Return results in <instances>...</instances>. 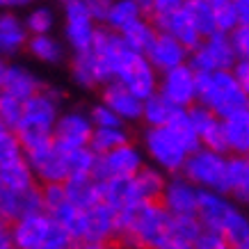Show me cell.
I'll use <instances>...</instances> for the list:
<instances>
[{
  "mask_svg": "<svg viewBox=\"0 0 249 249\" xmlns=\"http://www.w3.org/2000/svg\"><path fill=\"white\" fill-rule=\"evenodd\" d=\"M140 142L146 160L162 169L167 176L181 174L188 156L201 146L195 128L185 117V110L167 126H144Z\"/></svg>",
  "mask_w": 249,
  "mask_h": 249,
  "instance_id": "1",
  "label": "cell"
},
{
  "mask_svg": "<svg viewBox=\"0 0 249 249\" xmlns=\"http://www.w3.org/2000/svg\"><path fill=\"white\" fill-rule=\"evenodd\" d=\"M172 215L158 201H140L117 213V242L126 249H158L169 240Z\"/></svg>",
  "mask_w": 249,
  "mask_h": 249,
  "instance_id": "2",
  "label": "cell"
},
{
  "mask_svg": "<svg viewBox=\"0 0 249 249\" xmlns=\"http://www.w3.org/2000/svg\"><path fill=\"white\" fill-rule=\"evenodd\" d=\"M62 112V94L55 87L44 85L37 94L23 101V114L16 124V135L21 140L23 151L37 144L53 140L55 121Z\"/></svg>",
  "mask_w": 249,
  "mask_h": 249,
  "instance_id": "3",
  "label": "cell"
},
{
  "mask_svg": "<svg viewBox=\"0 0 249 249\" xmlns=\"http://www.w3.org/2000/svg\"><path fill=\"white\" fill-rule=\"evenodd\" d=\"M249 98L245 96L240 83L231 69L222 71H201L196 73V103L208 107L222 119L233 110L242 107Z\"/></svg>",
  "mask_w": 249,
  "mask_h": 249,
  "instance_id": "4",
  "label": "cell"
},
{
  "mask_svg": "<svg viewBox=\"0 0 249 249\" xmlns=\"http://www.w3.org/2000/svg\"><path fill=\"white\" fill-rule=\"evenodd\" d=\"M16 249H73V238L46 211L12 224Z\"/></svg>",
  "mask_w": 249,
  "mask_h": 249,
  "instance_id": "5",
  "label": "cell"
},
{
  "mask_svg": "<svg viewBox=\"0 0 249 249\" xmlns=\"http://www.w3.org/2000/svg\"><path fill=\"white\" fill-rule=\"evenodd\" d=\"M181 174L196 188L229 195V153L199 146L188 156Z\"/></svg>",
  "mask_w": 249,
  "mask_h": 249,
  "instance_id": "6",
  "label": "cell"
},
{
  "mask_svg": "<svg viewBox=\"0 0 249 249\" xmlns=\"http://www.w3.org/2000/svg\"><path fill=\"white\" fill-rule=\"evenodd\" d=\"M91 51L96 53L98 62L103 64V71H106L107 80H119L121 73L140 57V53H135L124 41V37H121L119 32L107 30L106 25H98L94 44H91Z\"/></svg>",
  "mask_w": 249,
  "mask_h": 249,
  "instance_id": "7",
  "label": "cell"
},
{
  "mask_svg": "<svg viewBox=\"0 0 249 249\" xmlns=\"http://www.w3.org/2000/svg\"><path fill=\"white\" fill-rule=\"evenodd\" d=\"M238 57H235L233 44L229 32H213L204 37L195 48H190L188 64L196 73L201 71H222V69H233Z\"/></svg>",
  "mask_w": 249,
  "mask_h": 249,
  "instance_id": "8",
  "label": "cell"
},
{
  "mask_svg": "<svg viewBox=\"0 0 249 249\" xmlns=\"http://www.w3.org/2000/svg\"><path fill=\"white\" fill-rule=\"evenodd\" d=\"M146 165L142 146H137L133 140L121 144L112 151H106L96 156V167H94V178L96 181H107V178H130L135 176L142 167Z\"/></svg>",
  "mask_w": 249,
  "mask_h": 249,
  "instance_id": "9",
  "label": "cell"
},
{
  "mask_svg": "<svg viewBox=\"0 0 249 249\" xmlns=\"http://www.w3.org/2000/svg\"><path fill=\"white\" fill-rule=\"evenodd\" d=\"M62 21H64V44L73 51H89L96 37L98 23L89 14V9L85 7L83 0H71L64 2L62 7Z\"/></svg>",
  "mask_w": 249,
  "mask_h": 249,
  "instance_id": "10",
  "label": "cell"
},
{
  "mask_svg": "<svg viewBox=\"0 0 249 249\" xmlns=\"http://www.w3.org/2000/svg\"><path fill=\"white\" fill-rule=\"evenodd\" d=\"M23 156L28 160L37 183H64L69 178L67 153L60 146H55L53 140L25 149Z\"/></svg>",
  "mask_w": 249,
  "mask_h": 249,
  "instance_id": "11",
  "label": "cell"
},
{
  "mask_svg": "<svg viewBox=\"0 0 249 249\" xmlns=\"http://www.w3.org/2000/svg\"><path fill=\"white\" fill-rule=\"evenodd\" d=\"M94 124L89 119V112L83 110H67L60 112L53 128V142L62 151H73L78 146H89Z\"/></svg>",
  "mask_w": 249,
  "mask_h": 249,
  "instance_id": "12",
  "label": "cell"
},
{
  "mask_svg": "<svg viewBox=\"0 0 249 249\" xmlns=\"http://www.w3.org/2000/svg\"><path fill=\"white\" fill-rule=\"evenodd\" d=\"M158 91L167 101H172L176 107L195 106L196 103V71L190 67L188 62L181 67H174L165 73H160Z\"/></svg>",
  "mask_w": 249,
  "mask_h": 249,
  "instance_id": "13",
  "label": "cell"
},
{
  "mask_svg": "<svg viewBox=\"0 0 249 249\" xmlns=\"http://www.w3.org/2000/svg\"><path fill=\"white\" fill-rule=\"evenodd\" d=\"M41 211H44V199H41V185L39 183L23 190L0 188V217L9 224Z\"/></svg>",
  "mask_w": 249,
  "mask_h": 249,
  "instance_id": "14",
  "label": "cell"
},
{
  "mask_svg": "<svg viewBox=\"0 0 249 249\" xmlns=\"http://www.w3.org/2000/svg\"><path fill=\"white\" fill-rule=\"evenodd\" d=\"M199 196H201V188H196L183 174H172L167 176L160 204L169 211V215H196Z\"/></svg>",
  "mask_w": 249,
  "mask_h": 249,
  "instance_id": "15",
  "label": "cell"
},
{
  "mask_svg": "<svg viewBox=\"0 0 249 249\" xmlns=\"http://www.w3.org/2000/svg\"><path fill=\"white\" fill-rule=\"evenodd\" d=\"M185 117H188L190 126L195 128L196 137H199V144L206 146V149H213V151H222L227 153V140H224V128H222V119H219L215 112H211L208 107L195 106L185 107Z\"/></svg>",
  "mask_w": 249,
  "mask_h": 249,
  "instance_id": "16",
  "label": "cell"
},
{
  "mask_svg": "<svg viewBox=\"0 0 249 249\" xmlns=\"http://www.w3.org/2000/svg\"><path fill=\"white\" fill-rule=\"evenodd\" d=\"M153 25H156V30L158 32H165L169 37L178 39L183 46H188V48H195L199 41H201V32L196 28L195 23V16H192V9H190V2H185L183 7L174 9L169 14L165 16H158V18H151Z\"/></svg>",
  "mask_w": 249,
  "mask_h": 249,
  "instance_id": "17",
  "label": "cell"
},
{
  "mask_svg": "<svg viewBox=\"0 0 249 249\" xmlns=\"http://www.w3.org/2000/svg\"><path fill=\"white\" fill-rule=\"evenodd\" d=\"M144 57L151 62V67L158 71V73H165L174 67H181L185 64L190 57V48L183 46L178 39L169 37L165 32H158L153 41L149 44V48L144 51Z\"/></svg>",
  "mask_w": 249,
  "mask_h": 249,
  "instance_id": "18",
  "label": "cell"
},
{
  "mask_svg": "<svg viewBox=\"0 0 249 249\" xmlns=\"http://www.w3.org/2000/svg\"><path fill=\"white\" fill-rule=\"evenodd\" d=\"M235 208H238V204H235L227 192L201 190L196 217H199V222L204 224V229H211V231H219V233H222L227 219L233 215Z\"/></svg>",
  "mask_w": 249,
  "mask_h": 249,
  "instance_id": "19",
  "label": "cell"
},
{
  "mask_svg": "<svg viewBox=\"0 0 249 249\" xmlns=\"http://www.w3.org/2000/svg\"><path fill=\"white\" fill-rule=\"evenodd\" d=\"M101 101L124 124L142 121V98H137L130 89H126L119 80H110V83H106L101 87Z\"/></svg>",
  "mask_w": 249,
  "mask_h": 249,
  "instance_id": "20",
  "label": "cell"
},
{
  "mask_svg": "<svg viewBox=\"0 0 249 249\" xmlns=\"http://www.w3.org/2000/svg\"><path fill=\"white\" fill-rule=\"evenodd\" d=\"M117 240V211L98 201L85 211V229L80 242H114Z\"/></svg>",
  "mask_w": 249,
  "mask_h": 249,
  "instance_id": "21",
  "label": "cell"
},
{
  "mask_svg": "<svg viewBox=\"0 0 249 249\" xmlns=\"http://www.w3.org/2000/svg\"><path fill=\"white\" fill-rule=\"evenodd\" d=\"M119 83L130 89L137 98H149L151 94L158 91V83H160V73L151 67V62L146 60L144 55H140L133 64H130L124 73L119 76Z\"/></svg>",
  "mask_w": 249,
  "mask_h": 249,
  "instance_id": "22",
  "label": "cell"
},
{
  "mask_svg": "<svg viewBox=\"0 0 249 249\" xmlns=\"http://www.w3.org/2000/svg\"><path fill=\"white\" fill-rule=\"evenodd\" d=\"M229 156H249V101L231 114L222 117Z\"/></svg>",
  "mask_w": 249,
  "mask_h": 249,
  "instance_id": "23",
  "label": "cell"
},
{
  "mask_svg": "<svg viewBox=\"0 0 249 249\" xmlns=\"http://www.w3.org/2000/svg\"><path fill=\"white\" fill-rule=\"evenodd\" d=\"M30 32L18 14L12 9H0V57H14L25 51Z\"/></svg>",
  "mask_w": 249,
  "mask_h": 249,
  "instance_id": "24",
  "label": "cell"
},
{
  "mask_svg": "<svg viewBox=\"0 0 249 249\" xmlns=\"http://www.w3.org/2000/svg\"><path fill=\"white\" fill-rule=\"evenodd\" d=\"M69 69H71V78L85 89H96V87H103L106 83H110L106 71H103V64L98 62L96 53L91 48L73 53V57L69 62Z\"/></svg>",
  "mask_w": 249,
  "mask_h": 249,
  "instance_id": "25",
  "label": "cell"
},
{
  "mask_svg": "<svg viewBox=\"0 0 249 249\" xmlns=\"http://www.w3.org/2000/svg\"><path fill=\"white\" fill-rule=\"evenodd\" d=\"M44 87V83L23 64H7L2 76V89L5 94H12L18 101H28L32 94H37Z\"/></svg>",
  "mask_w": 249,
  "mask_h": 249,
  "instance_id": "26",
  "label": "cell"
},
{
  "mask_svg": "<svg viewBox=\"0 0 249 249\" xmlns=\"http://www.w3.org/2000/svg\"><path fill=\"white\" fill-rule=\"evenodd\" d=\"M67 199L80 211H87L101 201V185L94 176H69L64 181Z\"/></svg>",
  "mask_w": 249,
  "mask_h": 249,
  "instance_id": "27",
  "label": "cell"
},
{
  "mask_svg": "<svg viewBox=\"0 0 249 249\" xmlns=\"http://www.w3.org/2000/svg\"><path fill=\"white\" fill-rule=\"evenodd\" d=\"M130 181H133V190L140 201H158L165 190L167 174L158 167H153L151 162H146L135 176H130Z\"/></svg>",
  "mask_w": 249,
  "mask_h": 249,
  "instance_id": "28",
  "label": "cell"
},
{
  "mask_svg": "<svg viewBox=\"0 0 249 249\" xmlns=\"http://www.w3.org/2000/svg\"><path fill=\"white\" fill-rule=\"evenodd\" d=\"M98 185H101V201L117 213L140 204L130 178H107V181H98Z\"/></svg>",
  "mask_w": 249,
  "mask_h": 249,
  "instance_id": "29",
  "label": "cell"
},
{
  "mask_svg": "<svg viewBox=\"0 0 249 249\" xmlns=\"http://www.w3.org/2000/svg\"><path fill=\"white\" fill-rule=\"evenodd\" d=\"M146 14H144L142 5L137 0H112V5H110L101 25H106L107 30H114L121 35V32L128 30L133 23H137Z\"/></svg>",
  "mask_w": 249,
  "mask_h": 249,
  "instance_id": "30",
  "label": "cell"
},
{
  "mask_svg": "<svg viewBox=\"0 0 249 249\" xmlns=\"http://www.w3.org/2000/svg\"><path fill=\"white\" fill-rule=\"evenodd\" d=\"M229 196L249 208V158L229 156Z\"/></svg>",
  "mask_w": 249,
  "mask_h": 249,
  "instance_id": "31",
  "label": "cell"
},
{
  "mask_svg": "<svg viewBox=\"0 0 249 249\" xmlns=\"http://www.w3.org/2000/svg\"><path fill=\"white\" fill-rule=\"evenodd\" d=\"M183 110L176 107L172 101H167L160 91L151 94L149 98L142 101V121L144 126H167L172 124Z\"/></svg>",
  "mask_w": 249,
  "mask_h": 249,
  "instance_id": "32",
  "label": "cell"
},
{
  "mask_svg": "<svg viewBox=\"0 0 249 249\" xmlns=\"http://www.w3.org/2000/svg\"><path fill=\"white\" fill-rule=\"evenodd\" d=\"M25 51L35 57V60L44 62V64H60L64 60V44H62L57 37H53L51 32L48 35H30L28 44H25Z\"/></svg>",
  "mask_w": 249,
  "mask_h": 249,
  "instance_id": "33",
  "label": "cell"
},
{
  "mask_svg": "<svg viewBox=\"0 0 249 249\" xmlns=\"http://www.w3.org/2000/svg\"><path fill=\"white\" fill-rule=\"evenodd\" d=\"M48 215L60 224L62 229H67V233L73 238V242L83 240V229H85V211H80L78 206H73L71 201H62L60 206H55L53 211H48Z\"/></svg>",
  "mask_w": 249,
  "mask_h": 249,
  "instance_id": "34",
  "label": "cell"
},
{
  "mask_svg": "<svg viewBox=\"0 0 249 249\" xmlns=\"http://www.w3.org/2000/svg\"><path fill=\"white\" fill-rule=\"evenodd\" d=\"M37 178L32 174L30 165L25 156L14 162H7V165H0V188H9V190H23L35 185Z\"/></svg>",
  "mask_w": 249,
  "mask_h": 249,
  "instance_id": "35",
  "label": "cell"
},
{
  "mask_svg": "<svg viewBox=\"0 0 249 249\" xmlns=\"http://www.w3.org/2000/svg\"><path fill=\"white\" fill-rule=\"evenodd\" d=\"M130 142V130L126 128V124H119V126H106V128H94L89 140V149L96 156L106 151H112L121 144Z\"/></svg>",
  "mask_w": 249,
  "mask_h": 249,
  "instance_id": "36",
  "label": "cell"
},
{
  "mask_svg": "<svg viewBox=\"0 0 249 249\" xmlns=\"http://www.w3.org/2000/svg\"><path fill=\"white\" fill-rule=\"evenodd\" d=\"M158 35V30H156V25H153V21L149 18V16H144V18H140L137 23H133L128 30L121 32V37H124V41L135 51V53L144 55V51L149 48V44L153 41V37Z\"/></svg>",
  "mask_w": 249,
  "mask_h": 249,
  "instance_id": "37",
  "label": "cell"
},
{
  "mask_svg": "<svg viewBox=\"0 0 249 249\" xmlns=\"http://www.w3.org/2000/svg\"><path fill=\"white\" fill-rule=\"evenodd\" d=\"M222 235L227 238V242L233 247H249V215L242 211V206H238L233 215L227 219V224L222 229Z\"/></svg>",
  "mask_w": 249,
  "mask_h": 249,
  "instance_id": "38",
  "label": "cell"
},
{
  "mask_svg": "<svg viewBox=\"0 0 249 249\" xmlns=\"http://www.w3.org/2000/svg\"><path fill=\"white\" fill-rule=\"evenodd\" d=\"M204 231V224L199 222L196 215H172V224H169V238L174 240L195 245L199 233Z\"/></svg>",
  "mask_w": 249,
  "mask_h": 249,
  "instance_id": "39",
  "label": "cell"
},
{
  "mask_svg": "<svg viewBox=\"0 0 249 249\" xmlns=\"http://www.w3.org/2000/svg\"><path fill=\"white\" fill-rule=\"evenodd\" d=\"M55 21H57V16L48 5H37V7H32L28 14L23 16V23H25L30 35H48V32H53Z\"/></svg>",
  "mask_w": 249,
  "mask_h": 249,
  "instance_id": "40",
  "label": "cell"
},
{
  "mask_svg": "<svg viewBox=\"0 0 249 249\" xmlns=\"http://www.w3.org/2000/svg\"><path fill=\"white\" fill-rule=\"evenodd\" d=\"M69 176H91L96 167V153L89 146H78L73 151H67Z\"/></svg>",
  "mask_w": 249,
  "mask_h": 249,
  "instance_id": "41",
  "label": "cell"
},
{
  "mask_svg": "<svg viewBox=\"0 0 249 249\" xmlns=\"http://www.w3.org/2000/svg\"><path fill=\"white\" fill-rule=\"evenodd\" d=\"M208 7L213 12L217 32H231L238 25V12H235V2L233 0H206Z\"/></svg>",
  "mask_w": 249,
  "mask_h": 249,
  "instance_id": "42",
  "label": "cell"
},
{
  "mask_svg": "<svg viewBox=\"0 0 249 249\" xmlns=\"http://www.w3.org/2000/svg\"><path fill=\"white\" fill-rule=\"evenodd\" d=\"M18 158H23V146L16 130L0 124V165L14 162Z\"/></svg>",
  "mask_w": 249,
  "mask_h": 249,
  "instance_id": "43",
  "label": "cell"
},
{
  "mask_svg": "<svg viewBox=\"0 0 249 249\" xmlns=\"http://www.w3.org/2000/svg\"><path fill=\"white\" fill-rule=\"evenodd\" d=\"M21 114H23V101L14 98L12 94L0 91V124L9 126V128H16Z\"/></svg>",
  "mask_w": 249,
  "mask_h": 249,
  "instance_id": "44",
  "label": "cell"
},
{
  "mask_svg": "<svg viewBox=\"0 0 249 249\" xmlns=\"http://www.w3.org/2000/svg\"><path fill=\"white\" fill-rule=\"evenodd\" d=\"M190 9H192V16H195V23L201 37H208L213 32H217V25H215V18H213V12L208 7L206 0H199V2H190Z\"/></svg>",
  "mask_w": 249,
  "mask_h": 249,
  "instance_id": "45",
  "label": "cell"
},
{
  "mask_svg": "<svg viewBox=\"0 0 249 249\" xmlns=\"http://www.w3.org/2000/svg\"><path fill=\"white\" fill-rule=\"evenodd\" d=\"M229 37H231L238 62H249V25L238 23L233 30L229 32Z\"/></svg>",
  "mask_w": 249,
  "mask_h": 249,
  "instance_id": "46",
  "label": "cell"
},
{
  "mask_svg": "<svg viewBox=\"0 0 249 249\" xmlns=\"http://www.w3.org/2000/svg\"><path fill=\"white\" fill-rule=\"evenodd\" d=\"M188 0H142V9L149 18H158V16H165L174 9L183 7Z\"/></svg>",
  "mask_w": 249,
  "mask_h": 249,
  "instance_id": "47",
  "label": "cell"
},
{
  "mask_svg": "<svg viewBox=\"0 0 249 249\" xmlns=\"http://www.w3.org/2000/svg\"><path fill=\"white\" fill-rule=\"evenodd\" d=\"M89 119L94 124V128H106V126H119V124H124L103 101L89 107Z\"/></svg>",
  "mask_w": 249,
  "mask_h": 249,
  "instance_id": "48",
  "label": "cell"
},
{
  "mask_svg": "<svg viewBox=\"0 0 249 249\" xmlns=\"http://www.w3.org/2000/svg\"><path fill=\"white\" fill-rule=\"evenodd\" d=\"M41 199H44V211H53L55 206L67 201V190L64 183H41Z\"/></svg>",
  "mask_w": 249,
  "mask_h": 249,
  "instance_id": "49",
  "label": "cell"
},
{
  "mask_svg": "<svg viewBox=\"0 0 249 249\" xmlns=\"http://www.w3.org/2000/svg\"><path fill=\"white\" fill-rule=\"evenodd\" d=\"M195 249H231V245L227 242V238L219 233V231H211V229H204L199 238L192 245Z\"/></svg>",
  "mask_w": 249,
  "mask_h": 249,
  "instance_id": "50",
  "label": "cell"
},
{
  "mask_svg": "<svg viewBox=\"0 0 249 249\" xmlns=\"http://www.w3.org/2000/svg\"><path fill=\"white\" fill-rule=\"evenodd\" d=\"M85 7L89 9V14L94 16V21L101 25L103 23V18H106L107 9H110V5H112V0H83Z\"/></svg>",
  "mask_w": 249,
  "mask_h": 249,
  "instance_id": "51",
  "label": "cell"
},
{
  "mask_svg": "<svg viewBox=\"0 0 249 249\" xmlns=\"http://www.w3.org/2000/svg\"><path fill=\"white\" fill-rule=\"evenodd\" d=\"M233 71L235 80L240 83L242 91H245V96L249 98V62H235V67L231 69Z\"/></svg>",
  "mask_w": 249,
  "mask_h": 249,
  "instance_id": "52",
  "label": "cell"
},
{
  "mask_svg": "<svg viewBox=\"0 0 249 249\" xmlns=\"http://www.w3.org/2000/svg\"><path fill=\"white\" fill-rule=\"evenodd\" d=\"M0 249H16L14 233H12V224L0 217Z\"/></svg>",
  "mask_w": 249,
  "mask_h": 249,
  "instance_id": "53",
  "label": "cell"
},
{
  "mask_svg": "<svg viewBox=\"0 0 249 249\" xmlns=\"http://www.w3.org/2000/svg\"><path fill=\"white\" fill-rule=\"evenodd\" d=\"M235 12H238V21L249 25V0H233Z\"/></svg>",
  "mask_w": 249,
  "mask_h": 249,
  "instance_id": "54",
  "label": "cell"
},
{
  "mask_svg": "<svg viewBox=\"0 0 249 249\" xmlns=\"http://www.w3.org/2000/svg\"><path fill=\"white\" fill-rule=\"evenodd\" d=\"M32 0H0V9H21V7H28Z\"/></svg>",
  "mask_w": 249,
  "mask_h": 249,
  "instance_id": "55",
  "label": "cell"
},
{
  "mask_svg": "<svg viewBox=\"0 0 249 249\" xmlns=\"http://www.w3.org/2000/svg\"><path fill=\"white\" fill-rule=\"evenodd\" d=\"M158 249H195V247H192V245H188V242H181V240H174V238H169V240H165Z\"/></svg>",
  "mask_w": 249,
  "mask_h": 249,
  "instance_id": "56",
  "label": "cell"
},
{
  "mask_svg": "<svg viewBox=\"0 0 249 249\" xmlns=\"http://www.w3.org/2000/svg\"><path fill=\"white\" fill-rule=\"evenodd\" d=\"M112 242H78L73 245V249H110Z\"/></svg>",
  "mask_w": 249,
  "mask_h": 249,
  "instance_id": "57",
  "label": "cell"
},
{
  "mask_svg": "<svg viewBox=\"0 0 249 249\" xmlns=\"http://www.w3.org/2000/svg\"><path fill=\"white\" fill-rule=\"evenodd\" d=\"M5 67H7V62L0 57V89H2V76H5Z\"/></svg>",
  "mask_w": 249,
  "mask_h": 249,
  "instance_id": "58",
  "label": "cell"
},
{
  "mask_svg": "<svg viewBox=\"0 0 249 249\" xmlns=\"http://www.w3.org/2000/svg\"><path fill=\"white\" fill-rule=\"evenodd\" d=\"M110 249H126V247H124V245H119V242H117V245H110Z\"/></svg>",
  "mask_w": 249,
  "mask_h": 249,
  "instance_id": "59",
  "label": "cell"
},
{
  "mask_svg": "<svg viewBox=\"0 0 249 249\" xmlns=\"http://www.w3.org/2000/svg\"><path fill=\"white\" fill-rule=\"evenodd\" d=\"M60 2H62V5H64V2H71V0H60Z\"/></svg>",
  "mask_w": 249,
  "mask_h": 249,
  "instance_id": "60",
  "label": "cell"
},
{
  "mask_svg": "<svg viewBox=\"0 0 249 249\" xmlns=\"http://www.w3.org/2000/svg\"><path fill=\"white\" fill-rule=\"evenodd\" d=\"M233 249H249V247H233Z\"/></svg>",
  "mask_w": 249,
  "mask_h": 249,
  "instance_id": "61",
  "label": "cell"
},
{
  "mask_svg": "<svg viewBox=\"0 0 249 249\" xmlns=\"http://www.w3.org/2000/svg\"><path fill=\"white\" fill-rule=\"evenodd\" d=\"M188 2H199V0H188Z\"/></svg>",
  "mask_w": 249,
  "mask_h": 249,
  "instance_id": "62",
  "label": "cell"
},
{
  "mask_svg": "<svg viewBox=\"0 0 249 249\" xmlns=\"http://www.w3.org/2000/svg\"><path fill=\"white\" fill-rule=\"evenodd\" d=\"M137 2H140V5H142V0H137Z\"/></svg>",
  "mask_w": 249,
  "mask_h": 249,
  "instance_id": "63",
  "label": "cell"
}]
</instances>
